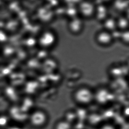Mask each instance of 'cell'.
<instances>
[{"instance_id":"6da1fadb","label":"cell","mask_w":129,"mask_h":129,"mask_svg":"<svg viewBox=\"0 0 129 129\" xmlns=\"http://www.w3.org/2000/svg\"><path fill=\"white\" fill-rule=\"evenodd\" d=\"M72 99L79 107H86L95 101V91L88 86H80L73 93Z\"/></svg>"},{"instance_id":"7a4b0ae2","label":"cell","mask_w":129,"mask_h":129,"mask_svg":"<svg viewBox=\"0 0 129 129\" xmlns=\"http://www.w3.org/2000/svg\"><path fill=\"white\" fill-rule=\"evenodd\" d=\"M49 119L48 114L45 111L41 108H35L28 114L27 122L32 128L40 129L47 125Z\"/></svg>"},{"instance_id":"3957f363","label":"cell","mask_w":129,"mask_h":129,"mask_svg":"<svg viewBox=\"0 0 129 129\" xmlns=\"http://www.w3.org/2000/svg\"><path fill=\"white\" fill-rule=\"evenodd\" d=\"M58 41L57 35L51 29H47L42 32L38 38V43L42 49L49 50L55 46Z\"/></svg>"},{"instance_id":"277c9868","label":"cell","mask_w":129,"mask_h":129,"mask_svg":"<svg viewBox=\"0 0 129 129\" xmlns=\"http://www.w3.org/2000/svg\"><path fill=\"white\" fill-rule=\"evenodd\" d=\"M96 5L90 0L81 1L76 6L78 14L84 20L94 18Z\"/></svg>"},{"instance_id":"5b68a950","label":"cell","mask_w":129,"mask_h":129,"mask_svg":"<svg viewBox=\"0 0 129 129\" xmlns=\"http://www.w3.org/2000/svg\"><path fill=\"white\" fill-rule=\"evenodd\" d=\"M85 20L78 15L69 18L67 23L68 31L74 35L81 34L85 28Z\"/></svg>"},{"instance_id":"8992f818","label":"cell","mask_w":129,"mask_h":129,"mask_svg":"<svg viewBox=\"0 0 129 129\" xmlns=\"http://www.w3.org/2000/svg\"><path fill=\"white\" fill-rule=\"evenodd\" d=\"M95 39L98 45L105 47L111 45L114 40L113 34L103 29L97 32Z\"/></svg>"},{"instance_id":"52a82bcc","label":"cell","mask_w":129,"mask_h":129,"mask_svg":"<svg viewBox=\"0 0 129 129\" xmlns=\"http://www.w3.org/2000/svg\"><path fill=\"white\" fill-rule=\"evenodd\" d=\"M110 16V10L105 4H99L96 5L94 18L102 23Z\"/></svg>"},{"instance_id":"ba28073f","label":"cell","mask_w":129,"mask_h":129,"mask_svg":"<svg viewBox=\"0 0 129 129\" xmlns=\"http://www.w3.org/2000/svg\"><path fill=\"white\" fill-rule=\"evenodd\" d=\"M103 29L113 33L118 31L116 17L110 15L103 22Z\"/></svg>"},{"instance_id":"9c48e42d","label":"cell","mask_w":129,"mask_h":129,"mask_svg":"<svg viewBox=\"0 0 129 129\" xmlns=\"http://www.w3.org/2000/svg\"><path fill=\"white\" fill-rule=\"evenodd\" d=\"M116 18L117 29L120 31L128 30L129 20L126 14H121Z\"/></svg>"},{"instance_id":"30bf717a","label":"cell","mask_w":129,"mask_h":129,"mask_svg":"<svg viewBox=\"0 0 129 129\" xmlns=\"http://www.w3.org/2000/svg\"><path fill=\"white\" fill-rule=\"evenodd\" d=\"M53 127V129H73L72 125L63 118L56 121Z\"/></svg>"},{"instance_id":"8fae6325","label":"cell","mask_w":129,"mask_h":129,"mask_svg":"<svg viewBox=\"0 0 129 129\" xmlns=\"http://www.w3.org/2000/svg\"><path fill=\"white\" fill-rule=\"evenodd\" d=\"M63 119L71 123L72 125L78 120L75 110H68L66 111L64 115Z\"/></svg>"},{"instance_id":"7c38bea8","label":"cell","mask_w":129,"mask_h":129,"mask_svg":"<svg viewBox=\"0 0 129 129\" xmlns=\"http://www.w3.org/2000/svg\"><path fill=\"white\" fill-rule=\"evenodd\" d=\"M77 110L75 111L77 116V119L79 120L85 121L87 119L89 113L84 107H79Z\"/></svg>"},{"instance_id":"4fadbf2b","label":"cell","mask_w":129,"mask_h":129,"mask_svg":"<svg viewBox=\"0 0 129 129\" xmlns=\"http://www.w3.org/2000/svg\"><path fill=\"white\" fill-rule=\"evenodd\" d=\"M10 121L11 119L8 114H0V128H7L10 125Z\"/></svg>"},{"instance_id":"5bb4252c","label":"cell","mask_w":129,"mask_h":129,"mask_svg":"<svg viewBox=\"0 0 129 129\" xmlns=\"http://www.w3.org/2000/svg\"><path fill=\"white\" fill-rule=\"evenodd\" d=\"M119 38L124 44H128L129 40L128 30L123 31H120Z\"/></svg>"},{"instance_id":"9a60e30c","label":"cell","mask_w":129,"mask_h":129,"mask_svg":"<svg viewBox=\"0 0 129 129\" xmlns=\"http://www.w3.org/2000/svg\"><path fill=\"white\" fill-rule=\"evenodd\" d=\"M97 129H117L113 124L110 123H102Z\"/></svg>"},{"instance_id":"2e32d148","label":"cell","mask_w":129,"mask_h":129,"mask_svg":"<svg viewBox=\"0 0 129 129\" xmlns=\"http://www.w3.org/2000/svg\"><path fill=\"white\" fill-rule=\"evenodd\" d=\"M6 129H25L23 128L22 126L19 125L16 126H8Z\"/></svg>"}]
</instances>
